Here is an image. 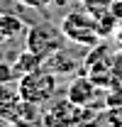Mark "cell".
Listing matches in <instances>:
<instances>
[{
    "instance_id": "cell-1",
    "label": "cell",
    "mask_w": 122,
    "mask_h": 127,
    "mask_svg": "<svg viewBox=\"0 0 122 127\" xmlns=\"http://www.w3.org/2000/svg\"><path fill=\"white\" fill-rule=\"evenodd\" d=\"M17 88H20V95L22 100L27 103H34V105H46L56 98V91H59V76L51 71V68H37L32 73H25L17 78Z\"/></svg>"
},
{
    "instance_id": "cell-2",
    "label": "cell",
    "mask_w": 122,
    "mask_h": 127,
    "mask_svg": "<svg viewBox=\"0 0 122 127\" xmlns=\"http://www.w3.org/2000/svg\"><path fill=\"white\" fill-rule=\"evenodd\" d=\"M61 30L66 34L68 42H73L78 47H95L103 37L98 27V17L88 10H71L61 20Z\"/></svg>"
},
{
    "instance_id": "cell-3",
    "label": "cell",
    "mask_w": 122,
    "mask_h": 127,
    "mask_svg": "<svg viewBox=\"0 0 122 127\" xmlns=\"http://www.w3.org/2000/svg\"><path fill=\"white\" fill-rule=\"evenodd\" d=\"M66 34L61 30V25H51V22H39V25H32L30 30L25 32V49H30L34 54H39L42 59L54 56L56 51L66 47Z\"/></svg>"
},
{
    "instance_id": "cell-4",
    "label": "cell",
    "mask_w": 122,
    "mask_h": 127,
    "mask_svg": "<svg viewBox=\"0 0 122 127\" xmlns=\"http://www.w3.org/2000/svg\"><path fill=\"white\" fill-rule=\"evenodd\" d=\"M112 54H115V51H110L107 44L98 42L95 47H91V51H88L86 59H83L86 76L93 78L103 91H107V88L115 86V76H112Z\"/></svg>"
},
{
    "instance_id": "cell-5",
    "label": "cell",
    "mask_w": 122,
    "mask_h": 127,
    "mask_svg": "<svg viewBox=\"0 0 122 127\" xmlns=\"http://www.w3.org/2000/svg\"><path fill=\"white\" fill-rule=\"evenodd\" d=\"M88 108H78L68 98L56 100L51 108H42V125L44 127H81Z\"/></svg>"
},
{
    "instance_id": "cell-6",
    "label": "cell",
    "mask_w": 122,
    "mask_h": 127,
    "mask_svg": "<svg viewBox=\"0 0 122 127\" xmlns=\"http://www.w3.org/2000/svg\"><path fill=\"white\" fill-rule=\"evenodd\" d=\"M100 91L103 88L83 73V76H73L71 78L68 88H66V98L78 108H93L98 103V98H100Z\"/></svg>"
},
{
    "instance_id": "cell-7",
    "label": "cell",
    "mask_w": 122,
    "mask_h": 127,
    "mask_svg": "<svg viewBox=\"0 0 122 127\" xmlns=\"http://www.w3.org/2000/svg\"><path fill=\"white\" fill-rule=\"evenodd\" d=\"M25 108V100L20 95V88L15 83H2L0 86V117L7 122H17Z\"/></svg>"
},
{
    "instance_id": "cell-8",
    "label": "cell",
    "mask_w": 122,
    "mask_h": 127,
    "mask_svg": "<svg viewBox=\"0 0 122 127\" xmlns=\"http://www.w3.org/2000/svg\"><path fill=\"white\" fill-rule=\"evenodd\" d=\"M46 68H51L56 76H71V73H76L78 71V59L76 56H71L66 49H61V51H56L54 56H49L44 61Z\"/></svg>"
},
{
    "instance_id": "cell-9",
    "label": "cell",
    "mask_w": 122,
    "mask_h": 127,
    "mask_svg": "<svg viewBox=\"0 0 122 127\" xmlns=\"http://www.w3.org/2000/svg\"><path fill=\"white\" fill-rule=\"evenodd\" d=\"M25 32H27V27L17 15L0 12V37H2V42H15L20 37H25Z\"/></svg>"
},
{
    "instance_id": "cell-10",
    "label": "cell",
    "mask_w": 122,
    "mask_h": 127,
    "mask_svg": "<svg viewBox=\"0 0 122 127\" xmlns=\"http://www.w3.org/2000/svg\"><path fill=\"white\" fill-rule=\"evenodd\" d=\"M44 66V59L39 56V54H34L30 49H22L20 54L15 56V61H12V68H15V76H25V73H32V71H37V68H42Z\"/></svg>"
},
{
    "instance_id": "cell-11",
    "label": "cell",
    "mask_w": 122,
    "mask_h": 127,
    "mask_svg": "<svg viewBox=\"0 0 122 127\" xmlns=\"http://www.w3.org/2000/svg\"><path fill=\"white\" fill-rule=\"evenodd\" d=\"M17 76H15V68L10 61H0V86L2 83H15Z\"/></svg>"
},
{
    "instance_id": "cell-12",
    "label": "cell",
    "mask_w": 122,
    "mask_h": 127,
    "mask_svg": "<svg viewBox=\"0 0 122 127\" xmlns=\"http://www.w3.org/2000/svg\"><path fill=\"white\" fill-rule=\"evenodd\" d=\"M112 76H115V86L122 83V49L112 54Z\"/></svg>"
},
{
    "instance_id": "cell-13",
    "label": "cell",
    "mask_w": 122,
    "mask_h": 127,
    "mask_svg": "<svg viewBox=\"0 0 122 127\" xmlns=\"http://www.w3.org/2000/svg\"><path fill=\"white\" fill-rule=\"evenodd\" d=\"M56 0H17V5L22 7H32V10H46L49 5H54Z\"/></svg>"
},
{
    "instance_id": "cell-14",
    "label": "cell",
    "mask_w": 122,
    "mask_h": 127,
    "mask_svg": "<svg viewBox=\"0 0 122 127\" xmlns=\"http://www.w3.org/2000/svg\"><path fill=\"white\" fill-rule=\"evenodd\" d=\"M115 39H117V44L122 47V22H120V27L115 30Z\"/></svg>"
},
{
    "instance_id": "cell-15",
    "label": "cell",
    "mask_w": 122,
    "mask_h": 127,
    "mask_svg": "<svg viewBox=\"0 0 122 127\" xmlns=\"http://www.w3.org/2000/svg\"><path fill=\"white\" fill-rule=\"evenodd\" d=\"M10 127H30V125H22V122H10Z\"/></svg>"
}]
</instances>
